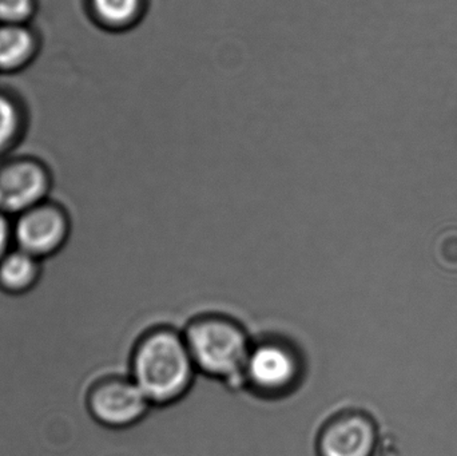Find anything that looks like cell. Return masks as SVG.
Segmentation results:
<instances>
[{
	"mask_svg": "<svg viewBox=\"0 0 457 456\" xmlns=\"http://www.w3.org/2000/svg\"><path fill=\"white\" fill-rule=\"evenodd\" d=\"M197 371L184 334L160 326L145 332L130 358V377L150 403L166 406L189 391Z\"/></svg>",
	"mask_w": 457,
	"mask_h": 456,
	"instance_id": "6da1fadb",
	"label": "cell"
},
{
	"mask_svg": "<svg viewBox=\"0 0 457 456\" xmlns=\"http://www.w3.org/2000/svg\"><path fill=\"white\" fill-rule=\"evenodd\" d=\"M184 337L197 371L230 385H244L242 375L253 343L239 321L222 313H203L187 323Z\"/></svg>",
	"mask_w": 457,
	"mask_h": 456,
	"instance_id": "7a4b0ae2",
	"label": "cell"
},
{
	"mask_svg": "<svg viewBox=\"0 0 457 456\" xmlns=\"http://www.w3.org/2000/svg\"><path fill=\"white\" fill-rule=\"evenodd\" d=\"M303 372V358L292 343L279 337H265L253 343L242 382L255 395L278 398L295 390Z\"/></svg>",
	"mask_w": 457,
	"mask_h": 456,
	"instance_id": "3957f363",
	"label": "cell"
},
{
	"mask_svg": "<svg viewBox=\"0 0 457 456\" xmlns=\"http://www.w3.org/2000/svg\"><path fill=\"white\" fill-rule=\"evenodd\" d=\"M71 228L67 209L48 198L12 217L13 245L46 261L67 245Z\"/></svg>",
	"mask_w": 457,
	"mask_h": 456,
	"instance_id": "277c9868",
	"label": "cell"
},
{
	"mask_svg": "<svg viewBox=\"0 0 457 456\" xmlns=\"http://www.w3.org/2000/svg\"><path fill=\"white\" fill-rule=\"evenodd\" d=\"M150 404L131 377L123 375L99 377L86 395V407L90 417L104 427L114 430L138 423L146 415Z\"/></svg>",
	"mask_w": 457,
	"mask_h": 456,
	"instance_id": "5b68a950",
	"label": "cell"
},
{
	"mask_svg": "<svg viewBox=\"0 0 457 456\" xmlns=\"http://www.w3.org/2000/svg\"><path fill=\"white\" fill-rule=\"evenodd\" d=\"M53 177L45 163L18 157L0 163V211L12 217L50 198Z\"/></svg>",
	"mask_w": 457,
	"mask_h": 456,
	"instance_id": "8992f818",
	"label": "cell"
},
{
	"mask_svg": "<svg viewBox=\"0 0 457 456\" xmlns=\"http://www.w3.org/2000/svg\"><path fill=\"white\" fill-rule=\"evenodd\" d=\"M380 442L378 426L362 410L337 412L317 435V456H375Z\"/></svg>",
	"mask_w": 457,
	"mask_h": 456,
	"instance_id": "52a82bcc",
	"label": "cell"
},
{
	"mask_svg": "<svg viewBox=\"0 0 457 456\" xmlns=\"http://www.w3.org/2000/svg\"><path fill=\"white\" fill-rule=\"evenodd\" d=\"M43 262L13 245L0 260V291L8 296H24L34 291L42 278Z\"/></svg>",
	"mask_w": 457,
	"mask_h": 456,
	"instance_id": "ba28073f",
	"label": "cell"
},
{
	"mask_svg": "<svg viewBox=\"0 0 457 456\" xmlns=\"http://www.w3.org/2000/svg\"><path fill=\"white\" fill-rule=\"evenodd\" d=\"M150 0H88L94 21L112 32H128L138 27L149 12Z\"/></svg>",
	"mask_w": 457,
	"mask_h": 456,
	"instance_id": "9c48e42d",
	"label": "cell"
},
{
	"mask_svg": "<svg viewBox=\"0 0 457 456\" xmlns=\"http://www.w3.org/2000/svg\"><path fill=\"white\" fill-rule=\"evenodd\" d=\"M37 43L29 24L0 23V71L24 69L37 55Z\"/></svg>",
	"mask_w": 457,
	"mask_h": 456,
	"instance_id": "30bf717a",
	"label": "cell"
},
{
	"mask_svg": "<svg viewBox=\"0 0 457 456\" xmlns=\"http://www.w3.org/2000/svg\"><path fill=\"white\" fill-rule=\"evenodd\" d=\"M23 128V115L15 99L0 91V155L15 145Z\"/></svg>",
	"mask_w": 457,
	"mask_h": 456,
	"instance_id": "8fae6325",
	"label": "cell"
},
{
	"mask_svg": "<svg viewBox=\"0 0 457 456\" xmlns=\"http://www.w3.org/2000/svg\"><path fill=\"white\" fill-rule=\"evenodd\" d=\"M37 12V0H0V23L29 24Z\"/></svg>",
	"mask_w": 457,
	"mask_h": 456,
	"instance_id": "7c38bea8",
	"label": "cell"
},
{
	"mask_svg": "<svg viewBox=\"0 0 457 456\" xmlns=\"http://www.w3.org/2000/svg\"><path fill=\"white\" fill-rule=\"evenodd\" d=\"M12 246V219L0 211V260Z\"/></svg>",
	"mask_w": 457,
	"mask_h": 456,
	"instance_id": "4fadbf2b",
	"label": "cell"
}]
</instances>
